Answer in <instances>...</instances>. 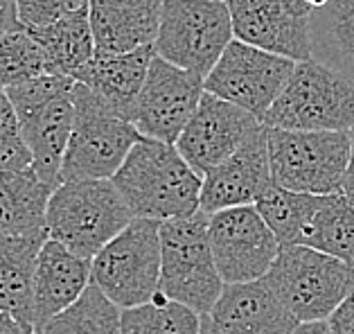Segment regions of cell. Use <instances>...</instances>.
I'll list each match as a JSON object with an SVG mask.
<instances>
[{
    "instance_id": "6da1fadb",
    "label": "cell",
    "mask_w": 354,
    "mask_h": 334,
    "mask_svg": "<svg viewBox=\"0 0 354 334\" xmlns=\"http://www.w3.org/2000/svg\"><path fill=\"white\" fill-rule=\"evenodd\" d=\"M113 185L136 219L162 224L201 212L203 176L187 165L176 145L142 136L113 176Z\"/></svg>"
},
{
    "instance_id": "7a4b0ae2",
    "label": "cell",
    "mask_w": 354,
    "mask_h": 334,
    "mask_svg": "<svg viewBox=\"0 0 354 334\" xmlns=\"http://www.w3.org/2000/svg\"><path fill=\"white\" fill-rule=\"evenodd\" d=\"M75 84L68 77L46 73L5 89L32 151V169L53 190L62 185L64 156L75 127Z\"/></svg>"
},
{
    "instance_id": "3957f363",
    "label": "cell",
    "mask_w": 354,
    "mask_h": 334,
    "mask_svg": "<svg viewBox=\"0 0 354 334\" xmlns=\"http://www.w3.org/2000/svg\"><path fill=\"white\" fill-rule=\"evenodd\" d=\"M136 217L113 181H68L48 203V237L93 260Z\"/></svg>"
},
{
    "instance_id": "277c9868",
    "label": "cell",
    "mask_w": 354,
    "mask_h": 334,
    "mask_svg": "<svg viewBox=\"0 0 354 334\" xmlns=\"http://www.w3.org/2000/svg\"><path fill=\"white\" fill-rule=\"evenodd\" d=\"M75 127L68 142L62 183L113 181L142 133L84 84H75Z\"/></svg>"
},
{
    "instance_id": "5b68a950",
    "label": "cell",
    "mask_w": 354,
    "mask_h": 334,
    "mask_svg": "<svg viewBox=\"0 0 354 334\" xmlns=\"http://www.w3.org/2000/svg\"><path fill=\"white\" fill-rule=\"evenodd\" d=\"M266 285L298 323L330 321L354 291V267L309 246H282Z\"/></svg>"
},
{
    "instance_id": "8992f818",
    "label": "cell",
    "mask_w": 354,
    "mask_h": 334,
    "mask_svg": "<svg viewBox=\"0 0 354 334\" xmlns=\"http://www.w3.org/2000/svg\"><path fill=\"white\" fill-rule=\"evenodd\" d=\"M160 248V294L198 316L210 314L226 285L212 255L208 215L196 212L189 219L162 221Z\"/></svg>"
},
{
    "instance_id": "52a82bcc",
    "label": "cell",
    "mask_w": 354,
    "mask_h": 334,
    "mask_svg": "<svg viewBox=\"0 0 354 334\" xmlns=\"http://www.w3.org/2000/svg\"><path fill=\"white\" fill-rule=\"evenodd\" d=\"M273 183L291 192L330 196L343 192L350 165V131L269 129Z\"/></svg>"
},
{
    "instance_id": "ba28073f",
    "label": "cell",
    "mask_w": 354,
    "mask_h": 334,
    "mask_svg": "<svg viewBox=\"0 0 354 334\" xmlns=\"http://www.w3.org/2000/svg\"><path fill=\"white\" fill-rule=\"evenodd\" d=\"M262 124L287 131H352L354 86L316 59L300 62Z\"/></svg>"
},
{
    "instance_id": "9c48e42d",
    "label": "cell",
    "mask_w": 354,
    "mask_h": 334,
    "mask_svg": "<svg viewBox=\"0 0 354 334\" xmlns=\"http://www.w3.org/2000/svg\"><path fill=\"white\" fill-rule=\"evenodd\" d=\"M160 221L133 219L93 258V285L120 310H131L160 294Z\"/></svg>"
},
{
    "instance_id": "30bf717a",
    "label": "cell",
    "mask_w": 354,
    "mask_h": 334,
    "mask_svg": "<svg viewBox=\"0 0 354 334\" xmlns=\"http://www.w3.org/2000/svg\"><path fill=\"white\" fill-rule=\"evenodd\" d=\"M235 41L230 10L221 0H162L156 55L183 71L208 77Z\"/></svg>"
},
{
    "instance_id": "8fae6325",
    "label": "cell",
    "mask_w": 354,
    "mask_h": 334,
    "mask_svg": "<svg viewBox=\"0 0 354 334\" xmlns=\"http://www.w3.org/2000/svg\"><path fill=\"white\" fill-rule=\"evenodd\" d=\"M296 71V62L232 41L205 77V93L248 111L264 122L269 109Z\"/></svg>"
},
{
    "instance_id": "7c38bea8",
    "label": "cell",
    "mask_w": 354,
    "mask_h": 334,
    "mask_svg": "<svg viewBox=\"0 0 354 334\" xmlns=\"http://www.w3.org/2000/svg\"><path fill=\"white\" fill-rule=\"evenodd\" d=\"M208 235L223 285L264 280L282 248L255 205L214 212Z\"/></svg>"
},
{
    "instance_id": "4fadbf2b",
    "label": "cell",
    "mask_w": 354,
    "mask_h": 334,
    "mask_svg": "<svg viewBox=\"0 0 354 334\" xmlns=\"http://www.w3.org/2000/svg\"><path fill=\"white\" fill-rule=\"evenodd\" d=\"M235 39L287 57L312 59V7L305 0H226Z\"/></svg>"
},
{
    "instance_id": "5bb4252c",
    "label": "cell",
    "mask_w": 354,
    "mask_h": 334,
    "mask_svg": "<svg viewBox=\"0 0 354 334\" xmlns=\"http://www.w3.org/2000/svg\"><path fill=\"white\" fill-rule=\"evenodd\" d=\"M205 93V77L153 57L138 98L133 124L145 138L176 145Z\"/></svg>"
},
{
    "instance_id": "9a60e30c",
    "label": "cell",
    "mask_w": 354,
    "mask_h": 334,
    "mask_svg": "<svg viewBox=\"0 0 354 334\" xmlns=\"http://www.w3.org/2000/svg\"><path fill=\"white\" fill-rule=\"evenodd\" d=\"M262 127L248 111L203 93L196 113L176 140V149L198 176H205L228 160Z\"/></svg>"
},
{
    "instance_id": "2e32d148",
    "label": "cell",
    "mask_w": 354,
    "mask_h": 334,
    "mask_svg": "<svg viewBox=\"0 0 354 334\" xmlns=\"http://www.w3.org/2000/svg\"><path fill=\"white\" fill-rule=\"evenodd\" d=\"M273 187L266 127L257 129L228 160L203 176L201 212L214 215L219 210L255 205Z\"/></svg>"
},
{
    "instance_id": "e0dca14e",
    "label": "cell",
    "mask_w": 354,
    "mask_h": 334,
    "mask_svg": "<svg viewBox=\"0 0 354 334\" xmlns=\"http://www.w3.org/2000/svg\"><path fill=\"white\" fill-rule=\"evenodd\" d=\"M95 57H118L156 46L162 0H88Z\"/></svg>"
},
{
    "instance_id": "ac0fdd59",
    "label": "cell",
    "mask_w": 354,
    "mask_h": 334,
    "mask_svg": "<svg viewBox=\"0 0 354 334\" xmlns=\"http://www.w3.org/2000/svg\"><path fill=\"white\" fill-rule=\"evenodd\" d=\"M93 285V260L48 239L37 262L34 280V332L57 314L66 312Z\"/></svg>"
},
{
    "instance_id": "d6986e66",
    "label": "cell",
    "mask_w": 354,
    "mask_h": 334,
    "mask_svg": "<svg viewBox=\"0 0 354 334\" xmlns=\"http://www.w3.org/2000/svg\"><path fill=\"white\" fill-rule=\"evenodd\" d=\"M208 316L223 334H291L300 325L266 280L226 285Z\"/></svg>"
},
{
    "instance_id": "ffe728a7",
    "label": "cell",
    "mask_w": 354,
    "mask_h": 334,
    "mask_svg": "<svg viewBox=\"0 0 354 334\" xmlns=\"http://www.w3.org/2000/svg\"><path fill=\"white\" fill-rule=\"evenodd\" d=\"M153 57H156V48L153 46L140 48L129 55L102 59L95 57V62L86 66L75 82L84 84L102 102H106L118 115L133 122L138 98H140L145 89Z\"/></svg>"
},
{
    "instance_id": "44dd1931",
    "label": "cell",
    "mask_w": 354,
    "mask_h": 334,
    "mask_svg": "<svg viewBox=\"0 0 354 334\" xmlns=\"http://www.w3.org/2000/svg\"><path fill=\"white\" fill-rule=\"evenodd\" d=\"M48 233L0 235V312L34 330V280Z\"/></svg>"
},
{
    "instance_id": "7402d4cb",
    "label": "cell",
    "mask_w": 354,
    "mask_h": 334,
    "mask_svg": "<svg viewBox=\"0 0 354 334\" xmlns=\"http://www.w3.org/2000/svg\"><path fill=\"white\" fill-rule=\"evenodd\" d=\"M28 32L41 48L48 75L77 80L84 68L95 62V39L88 7H82L48 28Z\"/></svg>"
},
{
    "instance_id": "603a6c76",
    "label": "cell",
    "mask_w": 354,
    "mask_h": 334,
    "mask_svg": "<svg viewBox=\"0 0 354 334\" xmlns=\"http://www.w3.org/2000/svg\"><path fill=\"white\" fill-rule=\"evenodd\" d=\"M53 192L32 167L0 172V235L48 233L46 217Z\"/></svg>"
},
{
    "instance_id": "cb8c5ba5",
    "label": "cell",
    "mask_w": 354,
    "mask_h": 334,
    "mask_svg": "<svg viewBox=\"0 0 354 334\" xmlns=\"http://www.w3.org/2000/svg\"><path fill=\"white\" fill-rule=\"evenodd\" d=\"M312 59L354 86V0H330L312 12Z\"/></svg>"
},
{
    "instance_id": "d4e9b609",
    "label": "cell",
    "mask_w": 354,
    "mask_h": 334,
    "mask_svg": "<svg viewBox=\"0 0 354 334\" xmlns=\"http://www.w3.org/2000/svg\"><path fill=\"white\" fill-rule=\"evenodd\" d=\"M298 244L354 267V205L348 196L343 192L325 196Z\"/></svg>"
},
{
    "instance_id": "484cf974",
    "label": "cell",
    "mask_w": 354,
    "mask_h": 334,
    "mask_svg": "<svg viewBox=\"0 0 354 334\" xmlns=\"http://www.w3.org/2000/svg\"><path fill=\"white\" fill-rule=\"evenodd\" d=\"M323 199L325 196L291 192L273 183L271 190L255 203V208L278 237L280 246H293L305 235L318 208L323 205Z\"/></svg>"
},
{
    "instance_id": "4316f807",
    "label": "cell",
    "mask_w": 354,
    "mask_h": 334,
    "mask_svg": "<svg viewBox=\"0 0 354 334\" xmlns=\"http://www.w3.org/2000/svg\"><path fill=\"white\" fill-rule=\"evenodd\" d=\"M34 334H122V310L91 285L80 301Z\"/></svg>"
},
{
    "instance_id": "83f0119b",
    "label": "cell",
    "mask_w": 354,
    "mask_h": 334,
    "mask_svg": "<svg viewBox=\"0 0 354 334\" xmlns=\"http://www.w3.org/2000/svg\"><path fill=\"white\" fill-rule=\"evenodd\" d=\"M122 334H201V316L158 294L151 303L122 310Z\"/></svg>"
},
{
    "instance_id": "f1b7e54d",
    "label": "cell",
    "mask_w": 354,
    "mask_h": 334,
    "mask_svg": "<svg viewBox=\"0 0 354 334\" xmlns=\"http://www.w3.org/2000/svg\"><path fill=\"white\" fill-rule=\"evenodd\" d=\"M46 75L41 48L28 30L0 37V89Z\"/></svg>"
},
{
    "instance_id": "f546056e",
    "label": "cell",
    "mask_w": 354,
    "mask_h": 334,
    "mask_svg": "<svg viewBox=\"0 0 354 334\" xmlns=\"http://www.w3.org/2000/svg\"><path fill=\"white\" fill-rule=\"evenodd\" d=\"M32 167V151L23 140L19 113L0 89V172H23Z\"/></svg>"
},
{
    "instance_id": "4dcf8cb0",
    "label": "cell",
    "mask_w": 354,
    "mask_h": 334,
    "mask_svg": "<svg viewBox=\"0 0 354 334\" xmlns=\"http://www.w3.org/2000/svg\"><path fill=\"white\" fill-rule=\"evenodd\" d=\"M88 7V0H16L19 21L25 30H41Z\"/></svg>"
},
{
    "instance_id": "1f68e13d",
    "label": "cell",
    "mask_w": 354,
    "mask_h": 334,
    "mask_svg": "<svg viewBox=\"0 0 354 334\" xmlns=\"http://www.w3.org/2000/svg\"><path fill=\"white\" fill-rule=\"evenodd\" d=\"M327 323L334 334H354V291L339 305V310L330 316Z\"/></svg>"
},
{
    "instance_id": "d6a6232c",
    "label": "cell",
    "mask_w": 354,
    "mask_h": 334,
    "mask_svg": "<svg viewBox=\"0 0 354 334\" xmlns=\"http://www.w3.org/2000/svg\"><path fill=\"white\" fill-rule=\"evenodd\" d=\"M25 30L19 21V10H16V0H0V37L3 34L21 32Z\"/></svg>"
},
{
    "instance_id": "836d02e7",
    "label": "cell",
    "mask_w": 354,
    "mask_h": 334,
    "mask_svg": "<svg viewBox=\"0 0 354 334\" xmlns=\"http://www.w3.org/2000/svg\"><path fill=\"white\" fill-rule=\"evenodd\" d=\"M0 334H34V330L25 328V325L16 321L12 314L0 312Z\"/></svg>"
},
{
    "instance_id": "e575fe53",
    "label": "cell",
    "mask_w": 354,
    "mask_h": 334,
    "mask_svg": "<svg viewBox=\"0 0 354 334\" xmlns=\"http://www.w3.org/2000/svg\"><path fill=\"white\" fill-rule=\"evenodd\" d=\"M350 140H352V151H350V165H348V172H345L343 194L348 196V201L354 205V129L350 131Z\"/></svg>"
},
{
    "instance_id": "d590c367",
    "label": "cell",
    "mask_w": 354,
    "mask_h": 334,
    "mask_svg": "<svg viewBox=\"0 0 354 334\" xmlns=\"http://www.w3.org/2000/svg\"><path fill=\"white\" fill-rule=\"evenodd\" d=\"M291 334H334L327 321H314V323H300Z\"/></svg>"
},
{
    "instance_id": "8d00e7d4",
    "label": "cell",
    "mask_w": 354,
    "mask_h": 334,
    "mask_svg": "<svg viewBox=\"0 0 354 334\" xmlns=\"http://www.w3.org/2000/svg\"><path fill=\"white\" fill-rule=\"evenodd\" d=\"M201 334H223V332L212 323L210 316L205 314V316H201Z\"/></svg>"
},
{
    "instance_id": "74e56055",
    "label": "cell",
    "mask_w": 354,
    "mask_h": 334,
    "mask_svg": "<svg viewBox=\"0 0 354 334\" xmlns=\"http://www.w3.org/2000/svg\"><path fill=\"white\" fill-rule=\"evenodd\" d=\"M305 3L312 7V12H316V10H323V7L330 3V0H305Z\"/></svg>"
},
{
    "instance_id": "f35d334b",
    "label": "cell",
    "mask_w": 354,
    "mask_h": 334,
    "mask_svg": "<svg viewBox=\"0 0 354 334\" xmlns=\"http://www.w3.org/2000/svg\"><path fill=\"white\" fill-rule=\"evenodd\" d=\"M221 3H226V0H221Z\"/></svg>"
}]
</instances>
